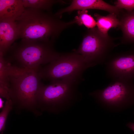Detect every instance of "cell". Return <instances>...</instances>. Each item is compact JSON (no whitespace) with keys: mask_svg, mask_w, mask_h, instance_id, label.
I'll return each instance as SVG.
<instances>
[{"mask_svg":"<svg viewBox=\"0 0 134 134\" xmlns=\"http://www.w3.org/2000/svg\"><path fill=\"white\" fill-rule=\"evenodd\" d=\"M15 22L17 39L53 44L64 30L74 24L73 20H62L52 13L30 8H25Z\"/></svg>","mask_w":134,"mask_h":134,"instance_id":"1","label":"cell"},{"mask_svg":"<svg viewBox=\"0 0 134 134\" xmlns=\"http://www.w3.org/2000/svg\"><path fill=\"white\" fill-rule=\"evenodd\" d=\"M8 77L10 99L13 107L30 111L37 116L41 115V112L37 108L36 99L38 89L43 83L38 71L11 64Z\"/></svg>","mask_w":134,"mask_h":134,"instance_id":"2","label":"cell"},{"mask_svg":"<svg viewBox=\"0 0 134 134\" xmlns=\"http://www.w3.org/2000/svg\"><path fill=\"white\" fill-rule=\"evenodd\" d=\"M82 80L73 78L43 84L38 91L36 102L38 110L58 113L70 107L81 96L78 89Z\"/></svg>","mask_w":134,"mask_h":134,"instance_id":"3","label":"cell"},{"mask_svg":"<svg viewBox=\"0 0 134 134\" xmlns=\"http://www.w3.org/2000/svg\"><path fill=\"white\" fill-rule=\"evenodd\" d=\"M54 44L21 39L14 43L3 55L14 66L38 71L41 65L56 59L60 53L57 52Z\"/></svg>","mask_w":134,"mask_h":134,"instance_id":"4","label":"cell"},{"mask_svg":"<svg viewBox=\"0 0 134 134\" xmlns=\"http://www.w3.org/2000/svg\"><path fill=\"white\" fill-rule=\"evenodd\" d=\"M90 67L81 55L73 51L60 53L56 59L41 67L38 72L41 80L50 82L70 78L83 81V73Z\"/></svg>","mask_w":134,"mask_h":134,"instance_id":"5","label":"cell"},{"mask_svg":"<svg viewBox=\"0 0 134 134\" xmlns=\"http://www.w3.org/2000/svg\"><path fill=\"white\" fill-rule=\"evenodd\" d=\"M104 108L112 111H122L134 104L133 81L116 79L104 88L89 94Z\"/></svg>","mask_w":134,"mask_h":134,"instance_id":"6","label":"cell"},{"mask_svg":"<svg viewBox=\"0 0 134 134\" xmlns=\"http://www.w3.org/2000/svg\"><path fill=\"white\" fill-rule=\"evenodd\" d=\"M113 38L103 34L97 28L89 29L78 48L74 52L81 55L90 67L102 65L117 46Z\"/></svg>","mask_w":134,"mask_h":134,"instance_id":"7","label":"cell"},{"mask_svg":"<svg viewBox=\"0 0 134 134\" xmlns=\"http://www.w3.org/2000/svg\"><path fill=\"white\" fill-rule=\"evenodd\" d=\"M104 64L107 77L113 80L134 79V48L111 55Z\"/></svg>","mask_w":134,"mask_h":134,"instance_id":"8","label":"cell"},{"mask_svg":"<svg viewBox=\"0 0 134 134\" xmlns=\"http://www.w3.org/2000/svg\"><path fill=\"white\" fill-rule=\"evenodd\" d=\"M97 9L106 11L110 13H114L118 16L121 9L115 6L111 5L101 0H73L69 6L59 10L54 14L61 19L64 13H70L76 10Z\"/></svg>","mask_w":134,"mask_h":134,"instance_id":"9","label":"cell"},{"mask_svg":"<svg viewBox=\"0 0 134 134\" xmlns=\"http://www.w3.org/2000/svg\"><path fill=\"white\" fill-rule=\"evenodd\" d=\"M17 39L15 21L8 19L0 20V52L4 55Z\"/></svg>","mask_w":134,"mask_h":134,"instance_id":"10","label":"cell"},{"mask_svg":"<svg viewBox=\"0 0 134 134\" xmlns=\"http://www.w3.org/2000/svg\"><path fill=\"white\" fill-rule=\"evenodd\" d=\"M25 9L22 0H0V20L15 21Z\"/></svg>","mask_w":134,"mask_h":134,"instance_id":"11","label":"cell"},{"mask_svg":"<svg viewBox=\"0 0 134 134\" xmlns=\"http://www.w3.org/2000/svg\"><path fill=\"white\" fill-rule=\"evenodd\" d=\"M120 20L119 27L123 33L121 43L124 44L134 43V10L127 11Z\"/></svg>","mask_w":134,"mask_h":134,"instance_id":"12","label":"cell"},{"mask_svg":"<svg viewBox=\"0 0 134 134\" xmlns=\"http://www.w3.org/2000/svg\"><path fill=\"white\" fill-rule=\"evenodd\" d=\"M10 64L0 52V96L10 99V84L8 71Z\"/></svg>","mask_w":134,"mask_h":134,"instance_id":"13","label":"cell"},{"mask_svg":"<svg viewBox=\"0 0 134 134\" xmlns=\"http://www.w3.org/2000/svg\"><path fill=\"white\" fill-rule=\"evenodd\" d=\"M117 16L114 13H110L106 16L95 13L94 16L97 21L96 25L98 30L103 34L107 35L110 29L119 27L120 20Z\"/></svg>","mask_w":134,"mask_h":134,"instance_id":"14","label":"cell"},{"mask_svg":"<svg viewBox=\"0 0 134 134\" xmlns=\"http://www.w3.org/2000/svg\"><path fill=\"white\" fill-rule=\"evenodd\" d=\"M25 8H32L45 11L52 13L53 5L62 1L54 0H22Z\"/></svg>","mask_w":134,"mask_h":134,"instance_id":"15","label":"cell"},{"mask_svg":"<svg viewBox=\"0 0 134 134\" xmlns=\"http://www.w3.org/2000/svg\"><path fill=\"white\" fill-rule=\"evenodd\" d=\"M87 12V10H78L77 15L73 20L74 23L79 26L84 25L88 29L95 28L96 22Z\"/></svg>","mask_w":134,"mask_h":134,"instance_id":"16","label":"cell"},{"mask_svg":"<svg viewBox=\"0 0 134 134\" xmlns=\"http://www.w3.org/2000/svg\"><path fill=\"white\" fill-rule=\"evenodd\" d=\"M13 107V102L11 100H6L0 113V132L1 134H3L5 130L8 116Z\"/></svg>","mask_w":134,"mask_h":134,"instance_id":"17","label":"cell"},{"mask_svg":"<svg viewBox=\"0 0 134 134\" xmlns=\"http://www.w3.org/2000/svg\"><path fill=\"white\" fill-rule=\"evenodd\" d=\"M115 4V6L119 9H124L128 11L134 10V0H117Z\"/></svg>","mask_w":134,"mask_h":134,"instance_id":"18","label":"cell"},{"mask_svg":"<svg viewBox=\"0 0 134 134\" xmlns=\"http://www.w3.org/2000/svg\"><path fill=\"white\" fill-rule=\"evenodd\" d=\"M126 125L134 132V123L129 122L127 123Z\"/></svg>","mask_w":134,"mask_h":134,"instance_id":"19","label":"cell"},{"mask_svg":"<svg viewBox=\"0 0 134 134\" xmlns=\"http://www.w3.org/2000/svg\"><path fill=\"white\" fill-rule=\"evenodd\" d=\"M0 108H1L2 107H3V101L2 100V99L1 98H0Z\"/></svg>","mask_w":134,"mask_h":134,"instance_id":"20","label":"cell"}]
</instances>
